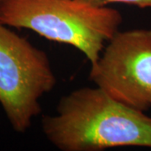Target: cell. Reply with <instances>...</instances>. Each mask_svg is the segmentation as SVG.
<instances>
[{"label":"cell","mask_w":151,"mask_h":151,"mask_svg":"<svg viewBox=\"0 0 151 151\" xmlns=\"http://www.w3.org/2000/svg\"><path fill=\"white\" fill-rule=\"evenodd\" d=\"M0 23L69 45L92 65L119 30L123 16L108 6L92 7L77 0H0Z\"/></svg>","instance_id":"obj_2"},{"label":"cell","mask_w":151,"mask_h":151,"mask_svg":"<svg viewBox=\"0 0 151 151\" xmlns=\"http://www.w3.org/2000/svg\"><path fill=\"white\" fill-rule=\"evenodd\" d=\"M82 4L92 7H107L111 4H125L136 6L139 9H150L151 0H77Z\"/></svg>","instance_id":"obj_5"},{"label":"cell","mask_w":151,"mask_h":151,"mask_svg":"<svg viewBox=\"0 0 151 151\" xmlns=\"http://www.w3.org/2000/svg\"><path fill=\"white\" fill-rule=\"evenodd\" d=\"M42 130L61 151H103L118 147L151 149V117L114 99L100 87H81L59 100Z\"/></svg>","instance_id":"obj_1"},{"label":"cell","mask_w":151,"mask_h":151,"mask_svg":"<svg viewBox=\"0 0 151 151\" xmlns=\"http://www.w3.org/2000/svg\"><path fill=\"white\" fill-rule=\"evenodd\" d=\"M56 81L47 53L0 23V104L16 132L30 128Z\"/></svg>","instance_id":"obj_3"},{"label":"cell","mask_w":151,"mask_h":151,"mask_svg":"<svg viewBox=\"0 0 151 151\" xmlns=\"http://www.w3.org/2000/svg\"><path fill=\"white\" fill-rule=\"evenodd\" d=\"M95 86L131 108H151V29L118 31L91 65Z\"/></svg>","instance_id":"obj_4"}]
</instances>
